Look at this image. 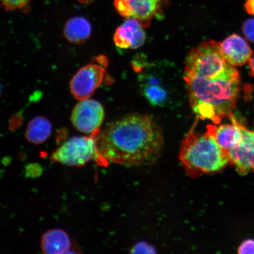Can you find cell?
<instances>
[{"instance_id":"5","label":"cell","mask_w":254,"mask_h":254,"mask_svg":"<svg viewBox=\"0 0 254 254\" xmlns=\"http://www.w3.org/2000/svg\"><path fill=\"white\" fill-rule=\"evenodd\" d=\"M97 134L72 136L53 152L51 160L68 167L83 166L91 161L106 164L107 161L98 150Z\"/></svg>"},{"instance_id":"10","label":"cell","mask_w":254,"mask_h":254,"mask_svg":"<svg viewBox=\"0 0 254 254\" xmlns=\"http://www.w3.org/2000/svg\"><path fill=\"white\" fill-rule=\"evenodd\" d=\"M139 80L142 94L152 106L164 107L170 104V89L158 77L155 72H151L149 69L143 72L139 76Z\"/></svg>"},{"instance_id":"16","label":"cell","mask_w":254,"mask_h":254,"mask_svg":"<svg viewBox=\"0 0 254 254\" xmlns=\"http://www.w3.org/2000/svg\"><path fill=\"white\" fill-rule=\"evenodd\" d=\"M64 34L69 43L75 44L84 43L91 36V24L84 18H72L66 22L64 28Z\"/></svg>"},{"instance_id":"11","label":"cell","mask_w":254,"mask_h":254,"mask_svg":"<svg viewBox=\"0 0 254 254\" xmlns=\"http://www.w3.org/2000/svg\"><path fill=\"white\" fill-rule=\"evenodd\" d=\"M117 28L114 36L116 45L123 49H136L145 43L146 36L143 25L134 18H127Z\"/></svg>"},{"instance_id":"8","label":"cell","mask_w":254,"mask_h":254,"mask_svg":"<svg viewBox=\"0 0 254 254\" xmlns=\"http://www.w3.org/2000/svg\"><path fill=\"white\" fill-rule=\"evenodd\" d=\"M163 0H114L116 10L123 17L134 18L147 27L160 15Z\"/></svg>"},{"instance_id":"23","label":"cell","mask_w":254,"mask_h":254,"mask_svg":"<svg viewBox=\"0 0 254 254\" xmlns=\"http://www.w3.org/2000/svg\"><path fill=\"white\" fill-rule=\"evenodd\" d=\"M78 1L83 4H90V3L93 2L94 0H78Z\"/></svg>"},{"instance_id":"6","label":"cell","mask_w":254,"mask_h":254,"mask_svg":"<svg viewBox=\"0 0 254 254\" xmlns=\"http://www.w3.org/2000/svg\"><path fill=\"white\" fill-rule=\"evenodd\" d=\"M107 60L100 57L97 63L82 66L70 82L72 95L78 100L90 98L104 81Z\"/></svg>"},{"instance_id":"22","label":"cell","mask_w":254,"mask_h":254,"mask_svg":"<svg viewBox=\"0 0 254 254\" xmlns=\"http://www.w3.org/2000/svg\"><path fill=\"white\" fill-rule=\"evenodd\" d=\"M249 66L250 69V74L254 77V55L249 60Z\"/></svg>"},{"instance_id":"20","label":"cell","mask_w":254,"mask_h":254,"mask_svg":"<svg viewBox=\"0 0 254 254\" xmlns=\"http://www.w3.org/2000/svg\"><path fill=\"white\" fill-rule=\"evenodd\" d=\"M237 253L239 254H254V240L248 239L244 241L238 247Z\"/></svg>"},{"instance_id":"15","label":"cell","mask_w":254,"mask_h":254,"mask_svg":"<svg viewBox=\"0 0 254 254\" xmlns=\"http://www.w3.org/2000/svg\"><path fill=\"white\" fill-rule=\"evenodd\" d=\"M52 125L43 116H38L28 124L25 131V138L34 145L43 144L52 134Z\"/></svg>"},{"instance_id":"14","label":"cell","mask_w":254,"mask_h":254,"mask_svg":"<svg viewBox=\"0 0 254 254\" xmlns=\"http://www.w3.org/2000/svg\"><path fill=\"white\" fill-rule=\"evenodd\" d=\"M71 248V241L64 230L55 228L46 232L41 240V249L44 254L68 253Z\"/></svg>"},{"instance_id":"24","label":"cell","mask_w":254,"mask_h":254,"mask_svg":"<svg viewBox=\"0 0 254 254\" xmlns=\"http://www.w3.org/2000/svg\"><path fill=\"white\" fill-rule=\"evenodd\" d=\"M0 95H1V85H0Z\"/></svg>"},{"instance_id":"1","label":"cell","mask_w":254,"mask_h":254,"mask_svg":"<svg viewBox=\"0 0 254 254\" xmlns=\"http://www.w3.org/2000/svg\"><path fill=\"white\" fill-rule=\"evenodd\" d=\"M97 142L107 161L132 167L154 163L163 150L164 138L150 117L132 114L110 124L97 135Z\"/></svg>"},{"instance_id":"4","label":"cell","mask_w":254,"mask_h":254,"mask_svg":"<svg viewBox=\"0 0 254 254\" xmlns=\"http://www.w3.org/2000/svg\"><path fill=\"white\" fill-rule=\"evenodd\" d=\"M234 68L222 55L220 43L207 40L190 51L186 60L184 75L217 77Z\"/></svg>"},{"instance_id":"12","label":"cell","mask_w":254,"mask_h":254,"mask_svg":"<svg viewBox=\"0 0 254 254\" xmlns=\"http://www.w3.org/2000/svg\"><path fill=\"white\" fill-rule=\"evenodd\" d=\"M220 44L222 55L232 66H242L252 58V49L239 35L232 34Z\"/></svg>"},{"instance_id":"2","label":"cell","mask_w":254,"mask_h":254,"mask_svg":"<svg viewBox=\"0 0 254 254\" xmlns=\"http://www.w3.org/2000/svg\"><path fill=\"white\" fill-rule=\"evenodd\" d=\"M189 102L198 119L218 125L225 118L234 117L240 90L239 72L236 68L217 77L184 75Z\"/></svg>"},{"instance_id":"3","label":"cell","mask_w":254,"mask_h":254,"mask_svg":"<svg viewBox=\"0 0 254 254\" xmlns=\"http://www.w3.org/2000/svg\"><path fill=\"white\" fill-rule=\"evenodd\" d=\"M179 158L193 179L221 172L230 164L229 154L216 142L211 125L205 133L190 130L181 145Z\"/></svg>"},{"instance_id":"18","label":"cell","mask_w":254,"mask_h":254,"mask_svg":"<svg viewBox=\"0 0 254 254\" xmlns=\"http://www.w3.org/2000/svg\"><path fill=\"white\" fill-rule=\"evenodd\" d=\"M156 251L154 248L148 244L140 242L135 244L130 250L131 254H155Z\"/></svg>"},{"instance_id":"19","label":"cell","mask_w":254,"mask_h":254,"mask_svg":"<svg viewBox=\"0 0 254 254\" xmlns=\"http://www.w3.org/2000/svg\"><path fill=\"white\" fill-rule=\"evenodd\" d=\"M242 30L246 39L254 43V18L249 19L244 22Z\"/></svg>"},{"instance_id":"21","label":"cell","mask_w":254,"mask_h":254,"mask_svg":"<svg viewBox=\"0 0 254 254\" xmlns=\"http://www.w3.org/2000/svg\"><path fill=\"white\" fill-rule=\"evenodd\" d=\"M244 7L248 14L254 15V0H246Z\"/></svg>"},{"instance_id":"13","label":"cell","mask_w":254,"mask_h":254,"mask_svg":"<svg viewBox=\"0 0 254 254\" xmlns=\"http://www.w3.org/2000/svg\"><path fill=\"white\" fill-rule=\"evenodd\" d=\"M232 124L222 125L219 127L211 125L216 142L223 149L229 152L236 148L242 139V125L234 117L231 119Z\"/></svg>"},{"instance_id":"17","label":"cell","mask_w":254,"mask_h":254,"mask_svg":"<svg viewBox=\"0 0 254 254\" xmlns=\"http://www.w3.org/2000/svg\"><path fill=\"white\" fill-rule=\"evenodd\" d=\"M30 0H0L6 10L21 9L25 7Z\"/></svg>"},{"instance_id":"9","label":"cell","mask_w":254,"mask_h":254,"mask_svg":"<svg viewBox=\"0 0 254 254\" xmlns=\"http://www.w3.org/2000/svg\"><path fill=\"white\" fill-rule=\"evenodd\" d=\"M242 139L229 152L230 164L241 176L254 173V130L242 125Z\"/></svg>"},{"instance_id":"7","label":"cell","mask_w":254,"mask_h":254,"mask_svg":"<svg viewBox=\"0 0 254 254\" xmlns=\"http://www.w3.org/2000/svg\"><path fill=\"white\" fill-rule=\"evenodd\" d=\"M105 116L103 105L94 100H79L71 113L73 126L79 132L89 135L97 134Z\"/></svg>"}]
</instances>
